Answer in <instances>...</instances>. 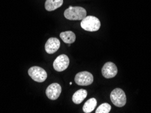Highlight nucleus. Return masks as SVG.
<instances>
[{
  "mask_svg": "<svg viewBox=\"0 0 151 113\" xmlns=\"http://www.w3.org/2000/svg\"><path fill=\"white\" fill-rule=\"evenodd\" d=\"M64 16L70 21H82L86 16V11L80 6H70L64 12Z\"/></svg>",
  "mask_w": 151,
  "mask_h": 113,
  "instance_id": "1",
  "label": "nucleus"
},
{
  "mask_svg": "<svg viewBox=\"0 0 151 113\" xmlns=\"http://www.w3.org/2000/svg\"><path fill=\"white\" fill-rule=\"evenodd\" d=\"M81 27L86 31H97L100 28L101 23L97 17L86 16L81 21Z\"/></svg>",
  "mask_w": 151,
  "mask_h": 113,
  "instance_id": "2",
  "label": "nucleus"
},
{
  "mask_svg": "<svg viewBox=\"0 0 151 113\" xmlns=\"http://www.w3.org/2000/svg\"><path fill=\"white\" fill-rule=\"evenodd\" d=\"M110 99L117 107H123L126 104L127 98L126 95L123 90L120 88H116L110 94Z\"/></svg>",
  "mask_w": 151,
  "mask_h": 113,
  "instance_id": "3",
  "label": "nucleus"
},
{
  "mask_svg": "<svg viewBox=\"0 0 151 113\" xmlns=\"http://www.w3.org/2000/svg\"><path fill=\"white\" fill-rule=\"evenodd\" d=\"M28 74L33 80L38 83H42L45 81L47 78V73L46 70L39 66L31 67L28 70Z\"/></svg>",
  "mask_w": 151,
  "mask_h": 113,
  "instance_id": "4",
  "label": "nucleus"
},
{
  "mask_svg": "<svg viewBox=\"0 0 151 113\" xmlns=\"http://www.w3.org/2000/svg\"><path fill=\"white\" fill-rule=\"evenodd\" d=\"M75 82L78 85H89L93 82V76L89 72H80L76 75Z\"/></svg>",
  "mask_w": 151,
  "mask_h": 113,
  "instance_id": "5",
  "label": "nucleus"
},
{
  "mask_svg": "<svg viewBox=\"0 0 151 113\" xmlns=\"http://www.w3.org/2000/svg\"><path fill=\"white\" fill-rule=\"evenodd\" d=\"M70 65V59L65 54H61L55 59L53 63V67L58 72H62L67 69Z\"/></svg>",
  "mask_w": 151,
  "mask_h": 113,
  "instance_id": "6",
  "label": "nucleus"
},
{
  "mask_svg": "<svg viewBox=\"0 0 151 113\" xmlns=\"http://www.w3.org/2000/svg\"><path fill=\"white\" fill-rule=\"evenodd\" d=\"M118 68L115 64L111 62H108L103 66L101 69V73L103 76L106 79H111L117 75Z\"/></svg>",
  "mask_w": 151,
  "mask_h": 113,
  "instance_id": "7",
  "label": "nucleus"
},
{
  "mask_svg": "<svg viewBox=\"0 0 151 113\" xmlns=\"http://www.w3.org/2000/svg\"><path fill=\"white\" fill-rule=\"evenodd\" d=\"M61 93V87L59 83H52L46 90V94L51 100H55L59 97Z\"/></svg>",
  "mask_w": 151,
  "mask_h": 113,
  "instance_id": "8",
  "label": "nucleus"
},
{
  "mask_svg": "<svg viewBox=\"0 0 151 113\" xmlns=\"http://www.w3.org/2000/svg\"><path fill=\"white\" fill-rule=\"evenodd\" d=\"M59 40L56 37H50L48 39L45 44V50L46 52L49 54H54L59 50L60 48Z\"/></svg>",
  "mask_w": 151,
  "mask_h": 113,
  "instance_id": "9",
  "label": "nucleus"
},
{
  "mask_svg": "<svg viewBox=\"0 0 151 113\" xmlns=\"http://www.w3.org/2000/svg\"><path fill=\"white\" fill-rule=\"evenodd\" d=\"M87 96L86 90L81 89L76 92L72 96V101L76 104H80Z\"/></svg>",
  "mask_w": 151,
  "mask_h": 113,
  "instance_id": "10",
  "label": "nucleus"
},
{
  "mask_svg": "<svg viewBox=\"0 0 151 113\" xmlns=\"http://www.w3.org/2000/svg\"><path fill=\"white\" fill-rule=\"evenodd\" d=\"M63 4V0H46L45 9L47 11H53L61 7Z\"/></svg>",
  "mask_w": 151,
  "mask_h": 113,
  "instance_id": "11",
  "label": "nucleus"
},
{
  "mask_svg": "<svg viewBox=\"0 0 151 113\" xmlns=\"http://www.w3.org/2000/svg\"><path fill=\"white\" fill-rule=\"evenodd\" d=\"M60 37H61V39L63 40L64 43L68 44L73 43L76 41V38L75 33L72 31H70L61 33Z\"/></svg>",
  "mask_w": 151,
  "mask_h": 113,
  "instance_id": "12",
  "label": "nucleus"
},
{
  "mask_svg": "<svg viewBox=\"0 0 151 113\" xmlns=\"http://www.w3.org/2000/svg\"><path fill=\"white\" fill-rule=\"evenodd\" d=\"M97 106V100L94 97L90 98L84 103L83 107V110L85 113H90L94 110Z\"/></svg>",
  "mask_w": 151,
  "mask_h": 113,
  "instance_id": "13",
  "label": "nucleus"
},
{
  "mask_svg": "<svg viewBox=\"0 0 151 113\" xmlns=\"http://www.w3.org/2000/svg\"><path fill=\"white\" fill-rule=\"evenodd\" d=\"M111 110V106L108 103H104L97 108L96 113H109Z\"/></svg>",
  "mask_w": 151,
  "mask_h": 113,
  "instance_id": "14",
  "label": "nucleus"
}]
</instances>
